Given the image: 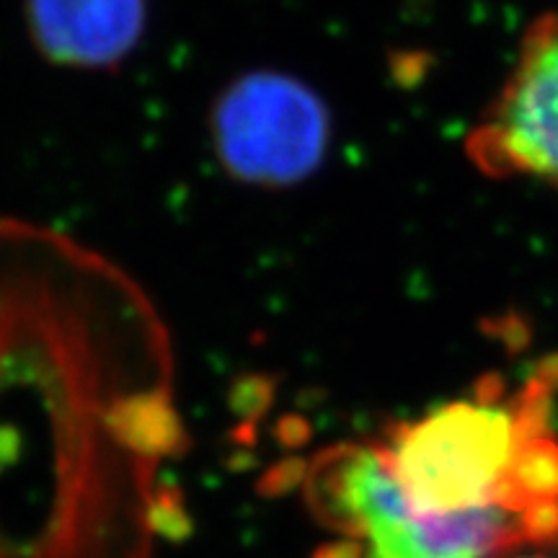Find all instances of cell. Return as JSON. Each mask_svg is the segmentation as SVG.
<instances>
[{
    "label": "cell",
    "mask_w": 558,
    "mask_h": 558,
    "mask_svg": "<svg viewBox=\"0 0 558 558\" xmlns=\"http://www.w3.org/2000/svg\"><path fill=\"white\" fill-rule=\"evenodd\" d=\"M554 501H558V437L546 429L522 442L507 471L499 505L527 512Z\"/></svg>",
    "instance_id": "6"
},
{
    "label": "cell",
    "mask_w": 558,
    "mask_h": 558,
    "mask_svg": "<svg viewBox=\"0 0 558 558\" xmlns=\"http://www.w3.org/2000/svg\"><path fill=\"white\" fill-rule=\"evenodd\" d=\"M488 179H530L558 192V11L535 19L499 94L465 137Z\"/></svg>",
    "instance_id": "4"
},
{
    "label": "cell",
    "mask_w": 558,
    "mask_h": 558,
    "mask_svg": "<svg viewBox=\"0 0 558 558\" xmlns=\"http://www.w3.org/2000/svg\"><path fill=\"white\" fill-rule=\"evenodd\" d=\"M171 383L169 329L128 269L0 215V558H150Z\"/></svg>",
    "instance_id": "1"
},
{
    "label": "cell",
    "mask_w": 558,
    "mask_h": 558,
    "mask_svg": "<svg viewBox=\"0 0 558 558\" xmlns=\"http://www.w3.org/2000/svg\"><path fill=\"white\" fill-rule=\"evenodd\" d=\"M207 137L228 179L282 192L324 169L333 120L329 101L308 81L279 68H251L215 94Z\"/></svg>",
    "instance_id": "3"
},
{
    "label": "cell",
    "mask_w": 558,
    "mask_h": 558,
    "mask_svg": "<svg viewBox=\"0 0 558 558\" xmlns=\"http://www.w3.org/2000/svg\"><path fill=\"white\" fill-rule=\"evenodd\" d=\"M148 0H24V26L47 65L111 73L148 29Z\"/></svg>",
    "instance_id": "5"
},
{
    "label": "cell",
    "mask_w": 558,
    "mask_h": 558,
    "mask_svg": "<svg viewBox=\"0 0 558 558\" xmlns=\"http://www.w3.org/2000/svg\"><path fill=\"white\" fill-rule=\"evenodd\" d=\"M494 558H550V556L543 548H518V550H509V554H501Z\"/></svg>",
    "instance_id": "7"
},
{
    "label": "cell",
    "mask_w": 558,
    "mask_h": 558,
    "mask_svg": "<svg viewBox=\"0 0 558 558\" xmlns=\"http://www.w3.org/2000/svg\"><path fill=\"white\" fill-rule=\"evenodd\" d=\"M558 393V357L514 393L499 378L476 399L452 401L414 422L396 424L380 450L401 492L418 512H460L499 505L501 486L527 437L550 429Z\"/></svg>",
    "instance_id": "2"
}]
</instances>
